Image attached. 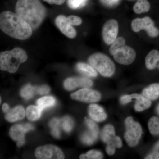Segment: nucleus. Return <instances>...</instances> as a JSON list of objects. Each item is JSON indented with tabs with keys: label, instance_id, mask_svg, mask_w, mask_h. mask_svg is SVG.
<instances>
[{
	"label": "nucleus",
	"instance_id": "nucleus-1",
	"mask_svg": "<svg viewBox=\"0 0 159 159\" xmlns=\"http://www.w3.org/2000/svg\"><path fill=\"white\" fill-rule=\"evenodd\" d=\"M0 28L10 37L19 40H26L31 37V26L17 14L11 11H4L0 15Z\"/></svg>",
	"mask_w": 159,
	"mask_h": 159
},
{
	"label": "nucleus",
	"instance_id": "nucleus-2",
	"mask_svg": "<svg viewBox=\"0 0 159 159\" xmlns=\"http://www.w3.org/2000/svg\"><path fill=\"white\" fill-rule=\"evenodd\" d=\"M15 11L33 30L40 26L46 16L45 8L39 0H18Z\"/></svg>",
	"mask_w": 159,
	"mask_h": 159
},
{
	"label": "nucleus",
	"instance_id": "nucleus-3",
	"mask_svg": "<svg viewBox=\"0 0 159 159\" xmlns=\"http://www.w3.org/2000/svg\"><path fill=\"white\" fill-rule=\"evenodd\" d=\"M28 55L25 51L19 48L10 51H5L0 54V69L13 74L18 70L20 65L25 62Z\"/></svg>",
	"mask_w": 159,
	"mask_h": 159
},
{
	"label": "nucleus",
	"instance_id": "nucleus-4",
	"mask_svg": "<svg viewBox=\"0 0 159 159\" xmlns=\"http://www.w3.org/2000/svg\"><path fill=\"white\" fill-rule=\"evenodd\" d=\"M88 61L90 65L103 77H110L115 73V64L105 54L101 53H95L89 57Z\"/></svg>",
	"mask_w": 159,
	"mask_h": 159
},
{
	"label": "nucleus",
	"instance_id": "nucleus-5",
	"mask_svg": "<svg viewBox=\"0 0 159 159\" xmlns=\"http://www.w3.org/2000/svg\"><path fill=\"white\" fill-rule=\"evenodd\" d=\"M125 126L126 130L124 138L127 144L130 147L138 145L142 134L141 125L134 121L132 117H127L125 119Z\"/></svg>",
	"mask_w": 159,
	"mask_h": 159
},
{
	"label": "nucleus",
	"instance_id": "nucleus-6",
	"mask_svg": "<svg viewBox=\"0 0 159 159\" xmlns=\"http://www.w3.org/2000/svg\"><path fill=\"white\" fill-rule=\"evenodd\" d=\"M101 138L104 143L107 144L106 152L109 155H113L116 152V148L122 146V142L119 137L116 136L115 129L111 125H107L102 129Z\"/></svg>",
	"mask_w": 159,
	"mask_h": 159
},
{
	"label": "nucleus",
	"instance_id": "nucleus-7",
	"mask_svg": "<svg viewBox=\"0 0 159 159\" xmlns=\"http://www.w3.org/2000/svg\"><path fill=\"white\" fill-rule=\"evenodd\" d=\"M131 27L134 32H138L141 30H145L151 37H157L159 35L158 29L155 27L153 20L148 16L142 18H138L133 20Z\"/></svg>",
	"mask_w": 159,
	"mask_h": 159
},
{
	"label": "nucleus",
	"instance_id": "nucleus-8",
	"mask_svg": "<svg viewBox=\"0 0 159 159\" xmlns=\"http://www.w3.org/2000/svg\"><path fill=\"white\" fill-rule=\"evenodd\" d=\"M36 158L39 159H61L65 158L62 151L55 145H48L39 146L35 151Z\"/></svg>",
	"mask_w": 159,
	"mask_h": 159
},
{
	"label": "nucleus",
	"instance_id": "nucleus-9",
	"mask_svg": "<svg viewBox=\"0 0 159 159\" xmlns=\"http://www.w3.org/2000/svg\"><path fill=\"white\" fill-rule=\"evenodd\" d=\"M136 53L132 48L124 45L119 48L113 55L114 60L120 64L128 65L135 59Z\"/></svg>",
	"mask_w": 159,
	"mask_h": 159
},
{
	"label": "nucleus",
	"instance_id": "nucleus-10",
	"mask_svg": "<svg viewBox=\"0 0 159 159\" xmlns=\"http://www.w3.org/2000/svg\"><path fill=\"white\" fill-rule=\"evenodd\" d=\"M33 125L29 123L17 124L12 126L9 131V134L11 139L17 142V145L21 146L25 144V134L29 131L34 129Z\"/></svg>",
	"mask_w": 159,
	"mask_h": 159
},
{
	"label": "nucleus",
	"instance_id": "nucleus-11",
	"mask_svg": "<svg viewBox=\"0 0 159 159\" xmlns=\"http://www.w3.org/2000/svg\"><path fill=\"white\" fill-rule=\"evenodd\" d=\"M71 97L74 100L91 103L99 101L101 99V95L97 91L84 88L71 94Z\"/></svg>",
	"mask_w": 159,
	"mask_h": 159
},
{
	"label": "nucleus",
	"instance_id": "nucleus-12",
	"mask_svg": "<svg viewBox=\"0 0 159 159\" xmlns=\"http://www.w3.org/2000/svg\"><path fill=\"white\" fill-rule=\"evenodd\" d=\"M119 32L118 22L114 19L108 20L103 25L102 36L106 44L111 45L116 39Z\"/></svg>",
	"mask_w": 159,
	"mask_h": 159
},
{
	"label": "nucleus",
	"instance_id": "nucleus-13",
	"mask_svg": "<svg viewBox=\"0 0 159 159\" xmlns=\"http://www.w3.org/2000/svg\"><path fill=\"white\" fill-rule=\"evenodd\" d=\"M85 120L89 129L83 134L81 140L85 145H91L97 140L99 134V128L97 124L91 119L85 118Z\"/></svg>",
	"mask_w": 159,
	"mask_h": 159
},
{
	"label": "nucleus",
	"instance_id": "nucleus-14",
	"mask_svg": "<svg viewBox=\"0 0 159 159\" xmlns=\"http://www.w3.org/2000/svg\"><path fill=\"white\" fill-rule=\"evenodd\" d=\"M50 91V88L46 85L33 86L30 84H28L21 90L20 94L23 98L26 99H29L36 94L44 95L48 93Z\"/></svg>",
	"mask_w": 159,
	"mask_h": 159
},
{
	"label": "nucleus",
	"instance_id": "nucleus-15",
	"mask_svg": "<svg viewBox=\"0 0 159 159\" xmlns=\"http://www.w3.org/2000/svg\"><path fill=\"white\" fill-rule=\"evenodd\" d=\"M93 85L92 80L85 77H73L66 80L64 85L69 91L73 90L77 88H89Z\"/></svg>",
	"mask_w": 159,
	"mask_h": 159
},
{
	"label": "nucleus",
	"instance_id": "nucleus-16",
	"mask_svg": "<svg viewBox=\"0 0 159 159\" xmlns=\"http://www.w3.org/2000/svg\"><path fill=\"white\" fill-rule=\"evenodd\" d=\"M55 23L57 28L66 36L70 39L76 37L77 35L76 31L69 22L65 16H58L55 19Z\"/></svg>",
	"mask_w": 159,
	"mask_h": 159
},
{
	"label": "nucleus",
	"instance_id": "nucleus-17",
	"mask_svg": "<svg viewBox=\"0 0 159 159\" xmlns=\"http://www.w3.org/2000/svg\"><path fill=\"white\" fill-rule=\"evenodd\" d=\"M88 111L90 117L96 122H102L106 119L107 117L104 109L97 104L90 105Z\"/></svg>",
	"mask_w": 159,
	"mask_h": 159
},
{
	"label": "nucleus",
	"instance_id": "nucleus-18",
	"mask_svg": "<svg viewBox=\"0 0 159 159\" xmlns=\"http://www.w3.org/2000/svg\"><path fill=\"white\" fill-rule=\"evenodd\" d=\"M25 111L22 106L19 105L15 107L6 113L5 118L9 122H15L21 120L25 118Z\"/></svg>",
	"mask_w": 159,
	"mask_h": 159
},
{
	"label": "nucleus",
	"instance_id": "nucleus-19",
	"mask_svg": "<svg viewBox=\"0 0 159 159\" xmlns=\"http://www.w3.org/2000/svg\"><path fill=\"white\" fill-rule=\"evenodd\" d=\"M132 99H135L136 104L135 109L138 111H142L150 107L151 102L149 99L145 98L142 95L134 94L131 95Z\"/></svg>",
	"mask_w": 159,
	"mask_h": 159
},
{
	"label": "nucleus",
	"instance_id": "nucleus-20",
	"mask_svg": "<svg viewBox=\"0 0 159 159\" xmlns=\"http://www.w3.org/2000/svg\"><path fill=\"white\" fill-rule=\"evenodd\" d=\"M142 96L150 100H155L159 97V84H151L144 89Z\"/></svg>",
	"mask_w": 159,
	"mask_h": 159
},
{
	"label": "nucleus",
	"instance_id": "nucleus-21",
	"mask_svg": "<svg viewBox=\"0 0 159 159\" xmlns=\"http://www.w3.org/2000/svg\"><path fill=\"white\" fill-rule=\"evenodd\" d=\"M159 51L157 50L150 51L145 57V66L149 70H152L157 67V60Z\"/></svg>",
	"mask_w": 159,
	"mask_h": 159
},
{
	"label": "nucleus",
	"instance_id": "nucleus-22",
	"mask_svg": "<svg viewBox=\"0 0 159 159\" xmlns=\"http://www.w3.org/2000/svg\"><path fill=\"white\" fill-rule=\"evenodd\" d=\"M76 68L80 73L89 77H96L97 76V73L95 69L92 66L85 63H78L76 65Z\"/></svg>",
	"mask_w": 159,
	"mask_h": 159
},
{
	"label": "nucleus",
	"instance_id": "nucleus-23",
	"mask_svg": "<svg viewBox=\"0 0 159 159\" xmlns=\"http://www.w3.org/2000/svg\"><path fill=\"white\" fill-rule=\"evenodd\" d=\"M42 111L38 106L30 105L26 110V116L30 121H36L40 118Z\"/></svg>",
	"mask_w": 159,
	"mask_h": 159
},
{
	"label": "nucleus",
	"instance_id": "nucleus-24",
	"mask_svg": "<svg viewBox=\"0 0 159 159\" xmlns=\"http://www.w3.org/2000/svg\"><path fill=\"white\" fill-rule=\"evenodd\" d=\"M56 102V99L51 96L43 97L37 100L38 106L43 111L46 109L54 106Z\"/></svg>",
	"mask_w": 159,
	"mask_h": 159
},
{
	"label": "nucleus",
	"instance_id": "nucleus-25",
	"mask_svg": "<svg viewBox=\"0 0 159 159\" xmlns=\"http://www.w3.org/2000/svg\"><path fill=\"white\" fill-rule=\"evenodd\" d=\"M133 7V10L137 14L145 13L150 10V5L147 0H137Z\"/></svg>",
	"mask_w": 159,
	"mask_h": 159
},
{
	"label": "nucleus",
	"instance_id": "nucleus-26",
	"mask_svg": "<svg viewBox=\"0 0 159 159\" xmlns=\"http://www.w3.org/2000/svg\"><path fill=\"white\" fill-rule=\"evenodd\" d=\"M149 131L154 135H159V119L156 117H152L148 122Z\"/></svg>",
	"mask_w": 159,
	"mask_h": 159
},
{
	"label": "nucleus",
	"instance_id": "nucleus-27",
	"mask_svg": "<svg viewBox=\"0 0 159 159\" xmlns=\"http://www.w3.org/2000/svg\"><path fill=\"white\" fill-rule=\"evenodd\" d=\"M61 124L63 130L66 132L69 133L73 129L74 122L70 117L66 116L61 119Z\"/></svg>",
	"mask_w": 159,
	"mask_h": 159
},
{
	"label": "nucleus",
	"instance_id": "nucleus-28",
	"mask_svg": "<svg viewBox=\"0 0 159 159\" xmlns=\"http://www.w3.org/2000/svg\"><path fill=\"white\" fill-rule=\"evenodd\" d=\"M124 45H125V39L122 37L118 38L115 40V41L112 43L111 46L109 50L110 54L113 56L116 51Z\"/></svg>",
	"mask_w": 159,
	"mask_h": 159
},
{
	"label": "nucleus",
	"instance_id": "nucleus-29",
	"mask_svg": "<svg viewBox=\"0 0 159 159\" xmlns=\"http://www.w3.org/2000/svg\"><path fill=\"white\" fill-rule=\"evenodd\" d=\"M88 1V0H67V4L71 9H80L85 6Z\"/></svg>",
	"mask_w": 159,
	"mask_h": 159
},
{
	"label": "nucleus",
	"instance_id": "nucleus-30",
	"mask_svg": "<svg viewBox=\"0 0 159 159\" xmlns=\"http://www.w3.org/2000/svg\"><path fill=\"white\" fill-rule=\"evenodd\" d=\"M102 157H103V156L100 152L97 150H91L89 151L86 154H81L80 157V158L82 159H102Z\"/></svg>",
	"mask_w": 159,
	"mask_h": 159
},
{
	"label": "nucleus",
	"instance_id": "nucleus-31",
	"mask_svg": "<svg viewBox=\"0 0 159 159\" xmlns=\"http://www.w3.org/2000/svg\"><path fill=\"white\" fill-rule=\"evenodd\" d=\"M145 159H159V141L155 145L152 152Z\"/></svg>",
	"mask_w": 159,
	"mask_h": 159
},
{
	"label": "nucleus",
	"instance_id": "nucleus-32",
	"mask_svg": "<svg viewBox=\"0 0 159 159\" xmlns=\"http://www.w3.org/2000/svg\"><path fill=\"white\" fill-rule=\"evenodd\" d=\"M68 21L71 25L73 26H79L82 23V20L80 18L76 16H70L67 17Z\"/></svg>",
	"mask_w": 159,
	"mask_h": 159
},
{
	"label": "nucleus",
	"instance_id": "nucleus-33",
	"mask_svg": "<svg viewBox=\"0 0 159 159\" xmlns=\"http://www.w3.org/2000/svg\"><path fill=\"white\" fill-rule=\"evenodd\" d=\"M101 2L107 7H114L118 5L120 0H100Z\"/></svg>",
	"mask_w": 159,
	"mask_h": 159
},
{
	"label": "nucleus",
	"instance_id": "nucleus-34",
	"mask_svg": "<svg viewBox=\"0 0 159 159\" xmlns=\"http://www.w3.org/2000/svg\"><path fill=\"white\" fill-rule=\"evenodd\" d=\"M132 100L131 95H124L120 98V101L122 104H127L129 102H131Z\"/></svg>",
	"mask_w": 159,
	"mask_h": 159
},
{
	"label": "nucleus",
	"instance_id": "nucleus-35",
	"mask_svg": "<svg viewBox=\"0 0 159 159\" xmlns=\"http://www.w3.org/2000/svg\"><path fill=\"white\" fill-rule=\"evenodd\" d=\"M61 124V121L57 118H54L52 119L50 122V127L51 128H55V127H59V125Z\"/></svg>",
	"mask_w": 159,
	"mask_h": 159
},
{
	"label": "nucleus",
	"instance_id": "nucleus-36",
	"mask_svg": "<svg viewBox=\"0 0 159 159\" xmlns=\"http://www.w3.org/2000/svg\"><path fill=\"white\" fill-rule=\"evenodd\" d=\"M49 4L53 5H61L64 3L66 0H43Z\"/></svg>",
	"mask_w": 159,
	"mask_h": 159
},
{
	"label": "nucleus",
	"instance_id": "nucleus-37",
	"mask_svg": "<svg viewBox=\"0 0 159 159\" xmlns=\"http://www.w3.org/2000/svg\"><path fill=\"white\" fill-rule=\"evenodd\" d=\"M51 134L55 138L57 139L59 138L60 137L61 132L59 127L51 128Z\"/></svg>",
	"mask_w": 159,
	"mask_h": 159
},
{
	"label": "nucleus",
	"instance_id": "nucleus-38",
	"mask_svg": "<svg viewBox=\"0 0 159 159\" xmlns=\"http://www.w3.org/2000/svg\"><path fill=\"white\" fill-rule=\"evenodd\" d=\"M2 110L5 113H7L8 112L10 111V108H9V106L7 104V103H4L2 105Z\"/></svg>",
	"mask_w": 159,
	"mask_h": 159
},
{
	"label": "nucleus",
	"instance_id": "nucleus-39",
	"mask_svg": "<svg viewBox=\"0 0 159 159\" xmlns=\"http://www.w3.org/2000/svg\"><path fill=\"white\" fill-rule=\"evenodd\" d=\"M157 113L159 115V104L157 106Z\"/></svg>",
	"mask_w": 159,
	"mask_h": 159
},
{
	"label": "nucleus",
	"instance_id": "nucleus-40",
	"mask_svg": "<svg viewBox=\"0 0 159 159\" xmlns=\"http://www.w3.org/2000/svg\"><path fill=\"white\" fill-rule=\"evenodd\" d=\"M157 66L159 68V55L158 58V60H157Z\"/></svg>",
	"mask_w": 159,
	"mask_h": 159
}]
</instances>
